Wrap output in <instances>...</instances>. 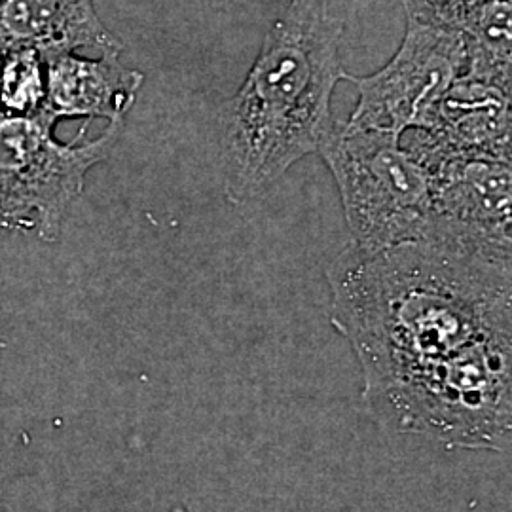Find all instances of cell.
<instances>
[{"instance_id":"30bf717a","label":"cell","mask_w":512,"mask_h":512,"mask_svg":"<svg viewBox=\"0 0 512 512\" xmlns=\"http://www.w3.org/2000/svg\"><path fill=\"white\" fill-rule=\"evenodd\" d=\"M511 88L463 74L421 129L442 147L511 160Z\"/></svg>"},{"instance_id":"8fae6325","label":"cell","mask_w":512,"mask_h":512,"mask_svg":"<svg viewBox=\"0 0 512 512\" xmlns=\"http://www.w3.org/2000/svg\"><path fill=\"white\" fill-rule=\"evenodd\" d=\"M46 103V65L35 48L0 52V114L35 116Z\"/></svg>"},{"instance_id":"8992f818","label":"cell","mask_w":512,"mask_h":512,"mask_svg":"<svg viewBox=\"0 0 512 512\" xmlns=\"http://www.w3.org/2000/svg\"><path fill=\"white\" fill-rule=\"evenodd\" d=\"M469 69L463 31L406 16V33L395 55L368 76L344 74L357 88L349 128L401 137L429 128L444 93Z\"/></svg>"},{"instance_id":"3957f363","label":"cell","mask_w":512,"mask_h":512,"mask_svg":"<svg viewBox=\"0 0 512 512\" xmlns=\"http://www.w3.org/2000/svg\"><path fill=\"white\" fill-rule=\"evenodd\" d=\"M393 431L465 450L507 452L512 427V332L495 334L418 372L363 391Z\"/></svg>"},{"instance_id":"7c38bea8","label":"cell","mask_w":512,"mask_h":512,"mask_svg":"<svg viewBox=\"0 0 512 512\" xmlns=\"http://www.w3.org/2000/svg\"><path fill=\"white\" fill-rule=\"evenodd\" d=\"M484 2L486 0H401L406 16L459 31Z\"/></svg>"},{"instance_id":"277c9868","label":"cell","mask_w":512,"mask_h":512,"mask_svg":"<svg viewBox=\"0 0 512 512\" xmlns=\"http://www.w3.org/2000/svg\"><path fill=\"white\" fill-rule=\"evenodd\" d=\"M319 156L338 186L353 245L382 249L433 238L431 175L401 137L336 122Z\"/></svg>"},{"instance_id":"7a4b0ae2","label":"cell","mask_w":512,"mask_h":512,"mask_svg":"<svg viewBox=\"0 0 512 512\" xmlns=\"http://www.w3.org/2000/svg\"><path fill=\"white\" fill-rule=\"evenodd\" d=\"M342 35L330 0H289L275 19L238 92L219 110L222 194L230 205L268 194L329 139L338 122L332 95L346 74Z\"/></svg>"},{"instance_id":"ba28073f","label":"cell","mask_w":512,"mask_h":512,"mask_svg":"<svg viewBox=\"0 0 512 512\" xmlns=\"http://www.w3.org/2000/svg\"><path fill=\"white\" fill-rule=\"evenodd\" d=\"M46 65L44 110L55 120L103 118L126 122L145 74L120 63V54L88 59L76 52H40Z\"/></svg>"},{"instance_id":"52a82bcc","label":"cell","mask_w":512,"mask_h":512,"mask_svg":"<svg viewBox=\"0 0 512 512\" xmlns=\"http://www.w3.org/2000/svg\"><path fill=\"white\" fill-rule=\"evenodd\" d=\"M431 175L433 238L512 258V162L442 147L421 129L406 143Z\"/></svg>"},{"instance_id":"5b68a950","label":"cell","mask_w":512,"mask_h":512,"mask_svg":"<svg viewBox=\"0 0 512 512\" xmlns=\"http://www.w3.org/2000/svg\"><path fill=\"white\" fill-rule=\"evenodd\" d=\"M55 124L46 110L35 116L0 114V230L59 241L88 173L109 158L126 126L110 122L99 137L82 143L86 124L73 143H61Z\"/></svg>"},{"instance_id":"6da1fadb","label":"cell","mask_w":512,"mask_h":512,"mask_svg":"<svg viewBox=\"0 0 512 512\" xmlns=\"http://www.w3.org/2000/svg\"><path fill=\"white\" fill-rule=\"evenodd\" d=\"M327 281L332 323L359 359L363 391L512 332L511 258L437 239L351 243L330 262Z\"/></svg>"},{"instance_id":"9c48e42d","label":"cell","mask_w":512,"mask_h":512,"mask_svg":"<svg viewBox=\"0 0 512 512\" xmlns=\"http://www.w3.org/2000/svg\"><path fill=\"white\" fill-rule=\"evenodd\" d=\"M95 50L120 54L122 40L99 18L93 0H0V52Z\"/></svg>"}]
</instances>
